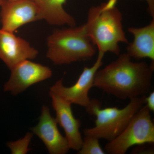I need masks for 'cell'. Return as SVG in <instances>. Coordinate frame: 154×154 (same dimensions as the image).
Instances as JSON below:
<instances>
[{"label": "cell", "instance_id": "obj_1", "mask_svg": "<svg viewBox=\"0 0 154 154\" xmlns=\"http://www.w3.org/2000/svg\"><path fill=\"white\" fill-rule=\"evenodd\" d=\"M127 53L95 75L94 87L117 99L125 100L146 96L151 90L154 62H134Z\"/></svg>", "mask_w": 154, "mask_h": 154}, {"label": "cell", "instance_id": "obj_2", "mask_svg": "<svg viewBox=\"0 0 154 154\" xmlns=\"http://www.w3.org/2000/svg\"><path fill=\"white\" fill-rule=\"evenodd\" d=\"M117 0H108L88 11L86 32L99 52L120 54L119 44H128L123 29L122 15L116 7Z\"/></svg>", "mask_w": 154, "mask_h": 154}, {"label": "cell", "instance_id": "obj_3", "mask_svg": "<svg viewBox=\"0 0 154 154\" xmlns=\"http://www.w3.org/2000/svg\"><path fill=\"white\" fill-rule=\"evenodd\" d=\"M47 57L57 65L90 60L96 52L85 24L54 30L47 38Z\"/></svg>", "mask_w": 154, "mask_h": 154}, {"label": "cell", "instance_id": "obj_4", "mask_svg": "<svg viewBox=\"0 0 154 154\" xmlns=\"http://www.w3.org/2000/svg\"><path fill=\"white\" fill-rule=\"evenodd\" d=\"M146 96L135 97L122 109L116 107L102 108L101 102L96 99H91L87 113L96 116L95 126L86 128L85 135H91L99 139L108 142L113 140L126 127L133 116L145 104Z\"/></svg>", "mask_w": 154, "mask_h": 154}, {"label": "cell", "instance_id": "obj_5", "mask_svg": "<svg viewBox=\"0 0 154 154\" xmlns=\"http://www.w3.org/2000/svg\"><path fill=\"white\" fill-rule=\"evenodd\" d=\"M150 111L143 105L133 116L126 127L117 137L108 142L106 153L125 154L134 146L154 143V125Z\"/></svg>", "mask_w": 154, "mask_h": 154}, {"label": "cell", "instance_id": "obj_6", "mask_svg": "<svg viewBox=\"0 0 154 154\" xmlns=\"http://www.w3.org/2000/svg\"><path fill=\"white\" fill-rule=\"evenodd\" d=\"M105 54L99 52L94 65L91 67H85L76 82L73 85L66 87L63 85V79L58 80L50 88L49 93L59 96L71 104L86 107L91 102L89 96L90 90L94 87L96 72L103 65Z\"/></svg>", "mask_w": 154, "mask_h": 154}, {"label": "cell", "instance_id": "obj_7", "mask_svg": "<svg viewBox=\"0 0 154 154\" xmlns=\"http://www.w3.org/2000/svg\"><path fill=\"white\" fill-rule=\"evenodd\" d=\"M10 70L11 76L5 84L4 90L14 95L49 79L52 75L51 69L48 67L28 60L20 63Z\"/></svg>", "mask_w": 154, "mask_h": 154}, {"label": "cell", "instance_id": "obj_8", "mask_svg": "<svg viewBox=\"0 0 154 154\" xmlns=\"http://www.w3.org/2000/svg\"><path fill=\"white\" fill-rule=\"evenodd\" d=\"M2 29L13 32L23 25L39 20L38 9L32 0L6 1L1 6Z\"/></svg>", "mask_w": 154, "mask_h": 154}, {"label": "cell", "instance_id": "obj_9", "mask_svg": "<svg viewBox=\"0 0 154 154\" xmlns=\"http://www.w3.org/2000/svg\"><path fill=\"white\" fill-rule=\"evenodd\" d=\"M57 124L49 108L43 105L38 124L31 130L42 141L50 154H65L70 149L68 143L60 132Z\"/></svg>", "mask_w": 154, "mask_h": 154}, {"label": "cell", "instance_id": "obj_10", "mask_svg": "<svg viewBox=\"0 0 154 154\" xmlns=\"http://www.w3.org/2000/svg\"><path fill=\"white\" fill-rule=\"evenodd\" d=\"M38 51L13 32L0 29V59L11 69L24 60L34 59Z\"/></svg>", "mask_w": 154, "mask_h": 154}, {"label": "cell", "instance_id": "obj_11", "mask_svg": "<svg viewBox=\"0 0 154 154\" xmlns=\"http://www.w3.org/2000/svg\"><path fill=\"white\" fill-rule=\"evenodd\" d=\"M49 95L56 113V120L64 131L65 137L69 149L79 151L83 143V138L79 130L81 120L74 117L72 111V104L55 94L49 93Z\"/></svg>", "mask_w": 154, "mask_h": 154}, {"label": "cell", "instance_id": "obj_12", "mask_svg": "<svg viewBox=\"0 0 154 154\" xmlns=\"http://www.w3.org/2000/svg\"><path fill=\"white\" fill-rule=\"evenodd\" d=\"M128 31L134 36L131 42H128L127 53L137 59L149 58L154 61V20L148 25L141 28L130 27Z\"/></svg>", "mask_w": 154, "mask_h": 154}, {"label": "cell", "instance_id": "obj_13", "mask_svg": "<svg viewBox=\"0 0 154 154\" xmlns=\"http://www.w3.org/2000/svg\"><path fill=\"white\" fill-rule=\"evenodd\" d=\"M38 9L39 20H45L50 25L75 26L76 21L63 8L67 0H32Z\"/></svg>", "mask_w": 154, "mask_h": 154}, {"label": "cell", "instance_id": "obj_14", "mask_svg": "<svg viewBox=\"0 0 154 154\" xmlns=\"http://www.w3.org/2000/svg\"><path fill=\"white\" fill-rule=\"evenodd\" d=\"M81 149L78 151L79 154H105L98 138L91 135H85Z\"/></svg>", "mask_w": 154, "mask_h": 154}, {"label": "cell", "instance_id": "obj_15", "mask_svg": "<svg viewBox=\"0 0 154 154\" xmlns=\"http://www.w3.org/2000/svg\"><path fill=\"white\" fill-rule=\"evenodd\" d=\"M33 134V133L28 132L22 138L8 143V146L11 149L12 154H27L31 149L29 148V146Z\"/></svg>", "mask_w": 154, "mask_h": 154}, {"label": "cell", "instance_id": "obj_16", "mask_svg": "<svg viewBox=\"0 0 154 154\" xmlns=\"http://www.w3.org/2000/svg\"><path fill=\"white\" fill-rule=\"evenodd\" d=\"M145 104L149 110L152 112L154 111V92L150 93L148 96H146Z\"/></svg>", "mask_w": 154, "mask_h": 154}, {"label": "cell", "instance_id": "obj_17", "mask_svg": "<svg viewBox=\"0 0 154 154\" xmlns=\"http://www.w3.org/2000/svg\"><path fill=\"white\" fill-rule=\"evenodd\" d=\"M146 2L149 14L153 18L154 17V0H139Z\"/></svg>", "mask_w": 154, "mask_h": 154}, {"label": "cell", "instance_id": "obj_18", "mask_svg": "<svg viewBox=\"0 0 154 154\" xmlns=\"http://www.w3.org/2000/svg\"><path fill=\"white\" fill-rule=\"evenodd\" d=\"M7 0H0V6L2 5ZM0 21H1V18H0Z\"/></svg>", "mask_w": 154, "mask_h": 154}, {"label": "cell", "instance_id": "obj_19", "mask_svg": "<svg viewBox=\"0 0 154 154\" xmlns=\"http://www.w3.org/2000/svg\"><path fill=\"white\" fill-rule=\"evenodd\" d=\"M9 2H15V1H19V0H7Z\"/></svg>", "mask_w": 154, "mask_h": 154}]
</instances>
